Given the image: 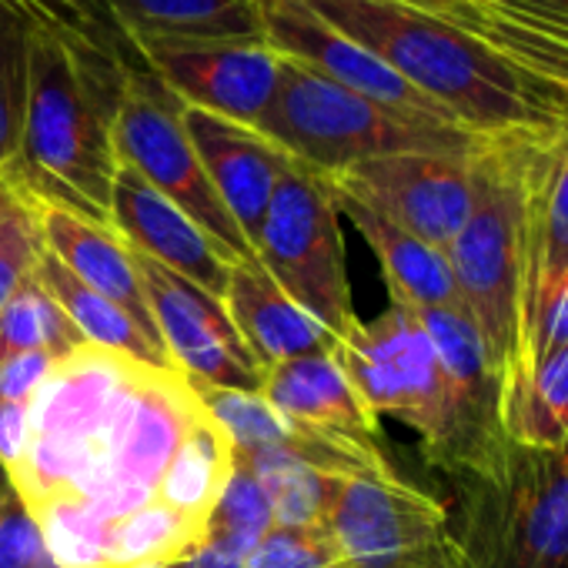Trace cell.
<instances>
[{"label": "cell", "instance_id": "cell-27", "mask_svg": "<svg viewBox=\"0 0 568 568\" xmlns=\"http://www.w3.org/2000/svg\"><path fill=\"white\" fill-rule=\"evenodd\" d=\"M234 465L251 471L274 511V525L288 528H328V511L335 498L338 475L318 471L312 465L292 462L274 452H241Z\"/></svg>", "mask_w": 568, "mask_h": 568}, {"label": "cell", "instance_id": "cell-23", "mask_svg": "<svg viewBox=\"0 0 568 568\" xmlns=\"http://www.w3.org/2000/svg\"><path fill=\"white\" fill-rule=\"evenodd\" d=\"M335 204H338V214L352 217V224L358 227V234L365 237V244L378 257L392 305H402L408 312L462 308L445 251L418 241L405 227L385 221L382 214L368 211L365 204H358L352 197L335 194Z\"/></svg>", "mask_w": 568, "mask_h": 568}, {"label": "cell", "instance_id": "cell-18", "mask_svg": "<svg viewBox=\"0 0 568 568\" xmlns=\"http://www.w3.org/2000/svg\"><path fill=\"white\" fill-rule=\"evenodd\" d=\"M261 395L305 432L352 448L385 452L382 418L355 392L335 355H312L267 368Z\"/></svg>", "mask_w": 568, "mask_h": 568}, {"label": "cell", "instance_id": "cell-39", "mask_svg": "<svg viewBox=\"0 0 568 568\" xmlns=\"http://www.w3.org/2000/svg\"><path fill=\"white\" fill-rule=\"evenodd\" d=\"M144 568H184V558L181 561H164V565H144Z\"/></svg>", "mask_w": 568, "mask_h": 568}, {"label": "cell", "instance_id": "cell-37", "mask_svg": "<svg viewBox=\"0 0 568 568\" xmlns=\"http://www.w3.org/2000/svg\"><path fill=\"white\" fill-rule=\"evenodd\" d=\"M38 4L58 11V14H74V18H88V21H98V24H108L98 11L94 0H38Z\"/></svg>", "mask_w": 568, "mask_h": 568}, {"label": "cell", "instance_id": "cell-28", "mask_svg": "<svg viewBox=\"0 0 568 568\" xmlns=\"http://www.w3.org/2000/svg\"><path fill=\"white\" fill-rule=\"evenodd\" d=\"M84 345V335L71 325L34 274L0 312V365L21 355H48L61 362Z\"/></svg>", "mask_w": 568, "mask_h": 568}, {"label": "cell", "instance_id": "cell-1", "mask_svg": "<svg viewBox=\"0 0 568 568\" xmlns=\"http://www.w3.org/2000/svg\"><path fill=\"white\" fill-rule=\"evenodd\" d=\"M207 418L194 385L84 345L38 385L8 475L38 518L58 568H104L111 535L164 505V478Z\"/></svg>", "mask_w": 568, "mask_h": 568}, {"label": "cell", "instance_id": "cell-30", "mask_svg": "<svg viewBox=\"0 0 568 568\" xmlns=\"http://www.w3.org/2000/svg\"><path fill=\"white\" fill-rule=\"evenodd\" d=\"M44 254L41 201L0 171V312L18 295L21 284L34 274Z\"/></svg>", "mask_w": 568, "mask_h": 568}, {"label": "cell", "instance_id": "cell-36", "mask_svg": "<svg viewBox=\"0 0 568 568\" xmlns=\"http://www.w3.org/2000/svg\"><path fill=\"white\" fill-rule=\"evenodd\" d=\"M184 568H244V558H237L224 548H214V545H201L194 555L184 558Z\"/></svg>", "mask_w": 568, "mask_h": 568}, {"label": "cell", "instance_id": "cell-15", "mask_svg": "<svg viewBox=\"0 0 568 568\" xmlns=\"http://www.w3.org/2000/svg\"><path fill=\"white\" fill-rule=\"evenodd\" d=\"M134 51L184 101V108L251 128L271 108L284 68V58L264 41L164 44Z\"/></svg>", "mask_w": 568, "mask_h": 568}, {"label": "cell", "instance_id": "cell-32", "mask_svg": "<svg viewBox=\"0 0 568 568\" xmlns=\"http://www.w3.org/2000/svg\"><path fill=\"white\" fill-rule=\"evenodd\" d=\"M244 568H345V561L328 528L271 525L247 551Z\"/></svg>", "mask_w": 568, "mask_h": 568}, {"label": "cell", "instance_id": "cell-11", "mask_svg": "<svg viewBox=\"0 0 568 568\" xmlns=\"http://www.w3.org/2000/svg\"><path fill=\"white\" fill-rule=\"evenodd\" d=\"M325 181L335 194L448 251L475 201V154H388L352 164Z\"/></svg>", "mask_w": 568, "mask_h": 568}, {"label": "cell", "instance_id": "cell-7", "mask_svg": "<svg viewBox=\"0 0 568 568\" xmlns=\"http://www.w3.org/2000/svg\"><path fill=\"white\" fill-rule=\"evenodd\" d=\"M338 204L328 181L295 161L274 187L254 254L271 281L335 342L362 322L352 302Z\"/></svg>", "mask_w": 568, "mask_h": 568}, {"label": "cell", "instance_id": "cell-21", "mask_svg": "<svg viewBox=\"0 0 568 568\" xmlns=\"http://www.w3.org/2000/svg\"><path fill=\"white\" fill-rule=\"evenodd\" d=\"M224 308L264 372L312 355H335L338 348V342L284 295L261 264H234Z\"/></svg>", "mask_w": 568, "mask_h": 568}, {"label": "cell", "instance_id": "cell-35", "mask_svg": "<svg viewBox=\"0 0 568 568\" xmlns=\"http://www.w3.org/2000/svg\"><path fill=\"white\" fill-rule=\"evenodd\" d=\"M568 345V274L558 288L551 292V298L545 302L535 332H531V362L545 352L565 348ZM531 368V365H528Z\"/></svg>", "mask_w": 568, "mask_h": 568}, {"label": "cell", "instance_id": "cell-14", "mask_svg": "<svg viewBox=\"0 0 568 568\" xmlns=\"http://www.w3.org/2000/svg\"><path fill=\"white\" fill-rule=\"evenodd\" d=\"M257 14L264 28V44L281 58L298 61L325 74L328 81L398 114L458 128L438 104H432L408 81H402L385 61H378L358 41L332 28L325 18H318L308 8V0H257Z\"/></svg>", "mask_w": 568, "mask_h": 568}, {"label": "cell", "instance_id": "cell-3", "mask_svg": "<svg viewBox=\"0 0 568 568\" xmlns=\"http://www.w3.org/2000/svg\"><path fill=\"white\" fill-rule=\"evenodd\" d=\"M308 8L481 141H548L568 131V88L442 18L392 0H308Z\"/></svg>", "mask_w": 568, "mask_h": 568}, {"label": "cell", "instance_id": "cell-20", "mask_svg": "<svg viewBox=\"0 0 568 568\" xmlns=\"http://www.w3.org/2000/svg\"><path fill=\"white\" fill-rule=\"evenodd\" d=\"M41 224H44L48 254H54L81 284H88L91 292L118 305L151 342L161 345L134 251L124 244V237L111 224H98L91 217H81L74 211L44 201H41Z\"/></svg>", "mask_w": 568, "mask_h": 568}, {"label": "cell", "instance_id": "cell-26", "mask_svg": "<svg viewBox=\"0 0 568 568\" xmlns=\"http://www.w3.org/2000/svg\"><path fill=\"white\" fill-rule=\"evenodd\" d=\"M51 11L38 0H0V171H8L24 128L31 58L41 14Z\"/></svg>", "mask_w": 568, "mask_h": 568}, {"label": "cell", "instance_id": "cell-13", "mask_svg": "<svg viewBox=\"0 0 568 568\" xmlns=\"http://www.w3.org/2000/svg\"><path fill=\"white\" fill-rule=\"evenodd\" d=\"M438 348L455 398V445L448 465L452 478H485L505 458V388L485 352V342L465 308L415 312Z\"/></svg>", "mask_w": 568, "mask_h": 568}, {"label": "cell", "instance_id": "cell-2", "mask_svg": "<svg viewBox=\"0 0 568 568\" xmlns=\"http://www.w3.org/2000/svg\"><path fill=\"white\" fill-rule=\"evenodd\" d=\"M134 48L111 24L44 11L18 154L8 168L38 201L98 224L111 217L114 128Z\"/></svg>", "mask_w": 568, "mask_h": 568}, {"label": "cell", "instance_id": "cell-38", "mask_svg": "<svg viewBox=\"0 0 568 568\" xmlns=\"http://www.w3.org/2000/svg\"><path fill=\"white\" fill-rule=\"evenodd\" d=\"M11 495H14V481L8 475V465L0 462V511H4V505L11 501Z\"/></svg>", "mask_w": 568, "mask_h": 568}, {"label": "cell", "instance_id": "cell-4", "mask_svg": "<svg viewBox=\"0 0 568 568\" xmlns=\"http://www.w3.org/2000/svg\"><path fill=\"white\" fill-rule=\"evenodd\" d=\"M525 148L528 141H488L475 154V201L445 251L458 302L485 342L505 398L531 365L525 318Z\"/></svg>", "mask_w": 568, "mask_h": 568}, {"label": "cell", "instance_id": "cell-6", "mask_svg": "<svg viewBox=\"0 0 568 568\" xmlns=\"http://www.w3.org/2000/svg\"><path fill=\"white\" fill-rule=\"evenodd\" d=\"M465 568H568V448L508 445L485 478H455Z\"/></svg>", "mask_w": 568, "mask_h": 568}, {"label": "cell", "instance_id": "cell-29", "mask_svg": "<svg viewBox=\"0 0 568 568\" xmlns=\"http://www.w3.org/2000/svg\"><path fill=\"white\" fill-rule=\"evenodd\" d=\"M392 4H402V8H415V11H425L432 18H442L481 41H488L491 48H498L501 54H508L511 61L525 64L528 71L568 88V58L558 54L555 48L541 44L538 38L518 31L515 24L495 18L491 11H485L475 0H392Z\"/></svg>", "mask_w": 568, "mask_h": 568}, {"label": "cell", "instance_id": "cell-34", "mask_svg": "<svg viewBox=\"0 0 568 568\" xmlns=\"http://www.w3.org/2000/svg\"><path fill=\"white\" fill-rule=\"evenodd\" d=\"M475 4L568 58V0H475Z\"/></svg>", "mask_w": 568, "mask_h": 568}, {"label": "cell", "instance_id": "cell-33", "mask_svg": "<svg viewBox=\"0 0 568 568\" xmlns=\"http://www.w3.org/2000/svg\"><path fill=\"white\" fill-rule=\"evenodd\" d=\"M0 568H58L38 518L18 491L0 511Z\"/></svg>", "mask_w": 568, "mask_h": 568}, {"label": "cell", "instance_id": "cell-5", "mask_svg": "<svg viewBox=\"0 0 568 568\" xmlns=\"http://www.w3.org/2000/svg\"><path fill=\"white\" fill-rule=\"evenodd\" d=\"M254 128L322 178L372 158L415 151L478 154L488 144L462 128L382 108L288 58L281 68L277 94Z\"/></svg>", "mask_w": 568, "mask_h": 568}, {"label": "cell", "instance_id": "cell-8", "mask_svg": "<svg viewBox=\"0 0 568 568\" xmlns=\"http://www.w3.org/2000/svg\"><path fill=\"white\" fill-rule=\"evenodd\" d=\"M355 392L382 418L392 415L418 432L425 458L448 465L455 445V398L435 342L415 312L392 305L372 322H358L335 348Z\"/></svg>", "mask_w": 568, "mask_h": 568}, {"label": "cell", "instance_id": "cell-16", "mask_svg": "<svg viewBox=\"0 0 568 568\" xmlns=\"http://www.w3.org/2000/svg\"><path fill=\"white\" fill-rule=\"evenodd\" d=\"M108 224L124 237V244L168 271L187 277L207 295L224 302L227 281L237 261H231L184 211H178L164 194H158L141 174L118 164L111 191Z\"/></svg>", "mask_w": 568, "mask_h": 568}, {"label": "cell", "instance_id": "cell-19", "mask_svg": "<svg viewBox=\"0 0 568 568\" xmlns=\"http://www.w3.org/2000/svg\"><path fill=\"white\" fill-rule=\"evenodd\" d=\"M525 318L528 338L568 274V131L525 148Z\"/></svg>", "mask_w": 568, "mask_h": 568}, {"label": "cell", "instance_id": "cell-10", "mask_svg": "<svg viewBox=\"0 0 568 568\" xmlns=\"http://www.w3.org/2000/svg\"><path fill=\"white\" fill-rule=\"evenodd\" d=\"M328 531L345 568H465L452 511L398 471L338 478Z\"/></svg>", "mask_w": 568, "mask_h": 568}, {"label": "cell", "instance_id": "cell-17", "mask_svg": "<svg viewBox=\"0 0 568 568\" xmlns=\"http://www.w3.org/2000/svg\"><path fill=\"white\" fill-rule=\"evenodd\" d=\"M184 128L227 214L254 247L274 187L295 168V158L288 151H281L257 128L197 108H184Z\"/></svg>", "mask_w": 568, "mask_h": 568}, {"label": "cell", "instance_id": "cell-9", "mask_svg": "<svg viewBox=\"0 0 568 568\" xmlns=\"http://www.w3.org/2000/svg\"><path fill=\"white\" fill-rule=\"evenodd\" d=\"M118 164L141 174L158 194L184 211L231 261L257 264L254 247L214 191L194 141L184 128V101L134 51L128 94L114 128Z\"/></svg>", "mask_w": 568, "mask_h": 568}, {"label": "cell", "instance_id": "cell-31", "mask_svg": "<svg viewBox=\"0 0 568 568\" xmlns=\"http://www.w3.org/2000/svg\"><path fill=\"white\" fill-rule=\"evenodd\" d=\"M274 525V511L271 501L261 488V481L244 471L241 465H234L227 485L221 488L214 511L207 518V535L204 545L224 548L237 558H247V551L271 531Z\"/></svg>", "mask_w": 568, "mask_h": 568}, {"label": "cell", "instance_id": "cell-12", "mask_svg": "<svg viewBox=\"0 0 568 568\" xmlns=\"http://www.w3.org/2000/svg\"><path fill=\"white\" fill-rule=\"evenodd\" d=\"M134 261L171 365L194 388L261 392L264 368L247 352L224 302L138 251Z\"/></svg>", "mask_w": 568, "mask_h": 568}, {"label": "cell", "instance_id": "cell-25", "mask_svg": "<svg viewBox=\"0 0 568 568\" xmlns=\"http://www.w3.org/2000/svg\"><path fill=\"white\" fill-rule=\"evenodd\" d=\"M508 442L528 448H568V345L531 362L505 398Z\"/></svg>", "mask_w": 568, "mask_h": 568}, {"label": "cell", "instance_id": "cell-24", "mask_svg": "<svg viewBox=\"0 0 568 568\" xmlns=\"http://www.w3.org/2000/svg\"><path fill=\"white\" fill-rule=\"evenodd\" d=\"M34 277L44 284V292L61 305V312L71 318V325L84 335L88 345H98L104 352L124 355V358L151 365V368H174L168 352L158 342H151L118 305H111L108 298L91 292L88 284H81L54 254H48V247L34 267Z\"/></svg>", "mask_w": 568, "mask_h": 568}, {"label": "cell", "instance_id": "cell-22", "mask_svg": "<svg viewBox=\"0 0 568 568\" xmlns=\"http://www.w3.org/2000/svg\"><path fill=\"white\" fill-rule=\"evenodd\" d=\"M131 48L264 41L257 0H94Z\"/></svg>", "mask_w": 568, "mask_h": 568}]
</instances>
